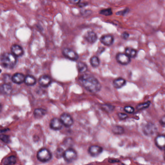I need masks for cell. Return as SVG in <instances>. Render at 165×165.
<instances>
[{
	"mask_svg": "<svg viewBox=\"0 0 165 165\" xmlns=\"http://www.w3.org/2000/svg\"><path fill=\"white\" fill-rule=\"evenodd\" d=\"M80 81L84 87L91 93H97L101 86L98 79L90 74H84L80 78Z\"/></svg>",
	"mask_w": 165,
	"mask_h": 165,
	"instance_id": "6da1fadb",
	"label": "cell"
},
{
	"mask_svg": "<svg viewBox=\"0 0 165 165\" xmlns=\"http://www.w3.org/2000/svg\"><path fill=\"white\" fill-rule=\"evenodd\" d=\"M0 63L6 68H12L16 65V56L12 53H5L0 57Z\"/></svg>",
	"mask_w": 165,
	"mask_h": 165,
	"instance_id": "7a4b0ae2",
	"label": "cell"
},
{
	"mask_svg": "<svg viewBox=\"0 0 165 165\" xmlns=\"http://www.w3.org/2000/svg\"><path fill=\"white\" fill-rule=\"evenodd\" d=\"M37 157L41 162H46L52 159V154L48 149L43 148L38 152Z\"/></svg>",
	"mask_w": 165,
	"mask_h": 165,
	"instance_id": "3957f363",
	"label": "cell"
},
{
	"mask_svg": "<svg viewBox=\"0 0 165 165\" xmlns=\"http://www.w3.org/2000/svg\"><path fill=\"white\" fill-rule=\"evenodd\" d=\"M142 132L145 136H152L156 133L157 128L156 125L152 122H147L142 127Z\"/></svg>",
	"mask_w": 165,
	"mask_h": 165,
	"instance_id": "277c9868",
	"label": "cell"
},
{
	"mask_svg": "<svg viewBox=\"0 0 165 165\" xmlns=\"http://www.w3.org/2000/svg\"><path fill=\"white\" fill-rule=\"evenodd\" d=\"M63 157L65 160L68 162H72L75 161L77 157V154L75 150L71 148H69L64 151Z\"/></svg>",
	"mask_w": 165,
	"mask_h": 165,
	"instance_id": "5b68a950",
	"label": "cell"
},
{
	"mask_svg": "<svg viewBox=\"0 0 165 165\" xmlns=\"http://www.w3.org/2000/svg\"><path fill=\"white\" fill-rule=\"evenodd\" d=\"M62 53L63 55L66 58L72 61H77L79 58L78 54L71 48H64Z\"/></svg>",
	"mask_w": 165,
	"mask_h": 165,
	"instance_id": "8992f818",
	"label": "cell"
},
{
	"mask_svg": "<svg viewBox=\"0 0 165 165\" xmlns=\"http://www.w3.org/2000/svg\"><path fill=\"white\" fill-rule=\"evenodd\" d=\"M117 62L121 65H127L131 62V58L126 53H119L116 56Z\"/></svg>",
	"mask_w": 165,
	"mask_h": 165,
	"instance_id": "52a82bcc",
	"label": "cell"
},
{
	"mask_svg": "<svg viewBox=\"0 0 165 165\" xmlns=\"http://www.w3.org/2000/svg\"><path fill=\"white\" fill-rule=\"evenodd\" d=\"M62 123L66 127H70L74 124V120L71 116L66 113L62 114L60 117Z\"/></svg>",
	"mask_w": 165,
	"mask_h": 165,
	"instance_id": "ba28073f",
	"label": "cell"
},
{
	"mask_svg": "<svg viewBox=\"0 0 165 165\" xmlns=\"http://www.w3.org/2000/svg\"><path fill=\"white\" fill-rule=\"evenodd\" d=\"M156 146L161 150L165 151V135H159L154 140Z\"/></svg>",
	"mask_w": 165,
	"mask_h": 165,
	"instance_id": "9c48e42d",
	"label": "cell"
},
{
	"mask_svg": "<svg viewBox=\"0 0 165 165\" xmlns=\"http://www.w3.org/2000/svg\"><path fill=\"white\" fill-rule=\"evenodd\" d=\"M103 151V149L99 146L93 145L89 148V153L93 157H97L99 156Z\"/></svg>",
	"mask_w": 165,
	"mask_h": 165,
	"instance_id": "30bf717a",
	"label": "cell"
},
{
	"mask_svg": "<svg viewBox=\"0 0 165 165\" xmlns=\"http://www.w3.org/2000/svg\"><path fill=\"white\" fill-rule=\"evenodd\" d=\"M50 126L51 129L53 130H59L62 128L63 124L62 123L60 119H59L58 118H53L51 121Z\"/></svg>",
	"mask_w": 165,
	"mask_h": 165,
	"instance_id": "8fae6325",
	"label": "cell"
},
{
	"mask_svg": "<svg viewBox=\"0 0 165 165\" xmlns=\"http://www.w3.org/2000/svg\"><path fill=\"white\" fill-rule=\"evenodd\" d=\"M101 42L105 46H110L113 44L114 38L111 35H104L101 36L100 39Z\"/></svg>",
	"mask_w": 165,
	"mask_h": 165,
	"instance_id": "7c38bea8",
	"label": "cell"
},
{
	"mask_svg": "<svg viewBox=\"0 0 165 165\" xmlns=\"http://www.w3.org/2000/svg\"><path fill=\"white\" fill-rule=\"evenodd\" d=\"M51 79L49 76L43 75L39 78V83L41 86L44 87H46L49 86L51 84Z\"/></svg>",
	"mask_w": 165,
	"mask_h": 165,
	"instance_id": "4fadbf2b",
	"label": "cell"
},
{
	"mask_svg": "<svg viewBox=\"0 0 165 165\" xmlns=\"http://www.w3.org/2000/svg\"><path fill=\"white\" fill-rule=\"evenodd\" d=\"M12 53L15 56L20 57L23 55L24 51L23 49L20 46L18 45H14L11 48Z\"/></svg>",
	"mask_w": 165,
	"mask_h": 165,
	"instance_id": "5bb4252c",
	"label": "cell"
},
{
	"mask_svg": "<svg viewBox=\"0 0 165 165\" xmlns=\"http://www.w3.org/2000/svg\"><path fill=\"white\" fill-rule=\"evenodd\" d=\"M25 78V77L23 74L17 73L13 76L12 77V81L13 82L16 84H21L24 82Z\"/></svg>",
	"mask_w": 165,
	"mask_h": 165,
	"instance_id": "9a60e30c",
	"label": "cell"
},
{
	"mask_svg": "<svg viewBox=\"0 0 165 165\" xmlns=\"http://www.w3.org/2000/svg\"><path fill=\"white\" fill-rule=\"evenodd\" d=\"M86 40L89 43H94L97 40V35L95 32L92 31H89L86 32L85 35Z\"/></svg>",
	"mask_w": 165,
	"mask_h": 165,
	"instance_id": "2e32d148",
	"label": "cell"
},
{
	"mask_svg": "<svg viewBox=\"0 0 165 165\" xmlns=\"http://www.w3.org/2000/svg\"><path fill=\"white\" fill-rule=\"evenodd\" d=\"M12 91V87L11 85L8 83H4L0 87V92L6 95L10 94Z\"/></svg>",
	"mask_w": 165,
	"mask_h": 165,
	"instance_id": "e0dca14e",
	"label": "cell"
},
{
	"mask_svg": "<svg viewBox=\"0 0 165 165\" xmlns=\"http://www.w3.org/2000/svg\"><path fill=\"white\" fill-rule=\"evenodd\" d=\"M126 84V81L122 78H118L114 79L113 81V85L116 89H120L125 86Z\"/></svg>",
	"mask_w": 165,
	"mask_h": 165,
	"instance_id": "ac0fdd59",
	"label": "cell"
},
{
	"mask_svg": "<svg viewBox=\"0 0 165 165\" xmlns=\"http://www.w3.org/2000/svg\"><path fill=\"white\" fill-rule=\"evenodd\" d=\"M137 50L132 48L127 47L125 49V53L130 58H134L137 55Z\"/></svg>",
	"mask_w": 165,
	"mask_h": 165,
	"instance_id": "d6986e66",
	"label": "cell"
},
{
	"mask_svg": "<svg viewBox=\"0 0 165 165\" xmlns=\"http://www.w3.org/2000/svg\"><path fill=\"white\" fill-rule=\"evenodd\" d=\"M24 82L28 86H33L35 84L36 82V80L34 76L27 75L25 78Z\"/></svg>",
	"mask_w": 165,
	"mask_h": 165,
	"instance_id": "ffe728a7",
	"label": "cell"
},
{
	"mask_svg": "<svg viewBox=\"0 0 165 165\" xmlns=\"http://www.w3.org/2000/svg\"><path fill=\"white\" fill-rule=\"evenodd\" d=\"M46 113V110L42 108H38L34 111V115L35 118H40L44 116Z\"/></svg>",
	"mask_w": 165,
	"mask_h": 165,
	"instance_id": "44dd1931",
	"label": "cell"
},
{
	"mask_svg": "<svg viewBox=\"0 0 165 165\" xmlns=\"http://www.w3.org/2000/svg\"><path fill=\"white\" fill-rule=\"evenodd\" d=\"M16 158L15 156H10L4 160V165H14L16 163Z\"/></svg>",
	"mask_w": 165,
	"mask_h": 165,
	"instance_id": "7402d4cb",
	"label": "cell"
},
{
	"mask_svg": "<svg viewBox=\"0 0 165 165\" xmlns=\"http://www.w3.org/2000/svg\"><path fill=\"white\" fill-rule=\"evenodd\" d=\"M150 105V101H148L147 102L141 103L138 104L136 106V109L138 110H145V109H147L148 107H149Z\"/></svg>",
	"mask_w": 165,
	"mask_h": 165,
	"instance_id": "603a6c76",
	"label": "cell"
},
{
	"mask_svg": "<svg viewBox=\"0 0 165 165\" xmlns=\"http://www.w3.org/2000/svg\"><path fill=\"white\" fill-rule=\"evenodd\" d=\"M77 69L79 72H86L87 70V66L83 62H79L77 65Z\"/></svg>",
	"mask_w": 165,
	"mask_h": 165,
	"instance_id": "cb8c5ba5",
	"label": "cell"
},
{
	"mask_svg": "<svg viewBox=\"0 0 165 165\" xmlns=\"http://www.w3.org/2000/svg\"><path fill=\"white\" fill-rule=\"evenodd\" d=\"M100 61L97 56H93L90 59V63L93 67H97L99 66Z\"/></svg>",
	"mask_w": 165,
	"mask_h": 165,
	"instance_id": "d4e9b609",
	"label": "cell"
},
{
	"mask_svg": "<svg viewBox=\"0 0 165 165\" xmlns=\"http://www.w3.org/2000/svg\"><path fill=\"white\" fill-rule=\"evenodd\" d=\"M113 133L116 135L122 134L124 132V129L122 127L120 126H115L113 127Z\"/></svg>",
	"mask_w": 165,
	"mask_h": 165,
	"instance_id": "484cf974",
	"label": "cell"
},
{
	"mask_svg": "<svg viewBox=\"0 0 165 165\" xmlns=\"http://www.w3.org/2000/svg\"><path fill=\"white\" fill-rule=\"evenodd\" d=\"M64 153V151L61 148H59L56 149L55 152V156L57 159H61L63 157V154Z\"/></svg>",
	"mask_w": 165,
	"mask_h": 165,
	"instance_id": "4316f807",
	"label": "cell"
},
{
	"mask_svg": "<svg viewBox=\"0 0 165 165\" xmlns=\"http://www.w3.org/2000/svg\"><path fill=\"white\" fill-rule=\"evenodd\" d=\"M101 107L105 112H112L114 109V107L113 106L111 105H108V104H103L101 106Z\"/></svg>",
	"mask_w": 165,
	"mask_h": 165,
	"instance_id": "83f0119b",
	"label": "cell"
},
{
	"mask_svg": "<svg viewBox=\"0 0 165 165\" xmlns=\"http://www.w3.org/2000/svg\"><path fill=\"white\" fill-rule=\"evenodd\" d=\"M99 13L102 14V15H104L105 16H109L112 15L113 12H112L111 8H108V9H106L101 10L99 12Z\"/></svg>",
	"mask_w": 165,
	"mask_h": 165,
	"instance_id": "f1b7e54d",
	"label": "cell"
},
{
	"mask_svg": "<svg viewBox=\"0 0 165 165\" xmlns=\"http://www.w3.org/2000/svg\"><path fill=\"white\" fill-rule=\"evenodd\" d=\"M4 133L0 134V139H1L2 141L5 142V143H8V142H9V136L6 135L4 134Z\"/></svg>",
	"mask_w": 165,
	"mask_h": 165,
	"instance_id": "f546056e",
	"label": "cell"
},
{
	"mask_svg": "<svg viewBox=\"0 0 165 165\" xmlns=\"http://www.w3.org/2000/svg\"><path fill=\"white\" fill-rule=\"evenodd\" d=\"M124 110L126 112L131 114V113H133L134 112L135 109L132 107L128 106L125 107Z\"/></svg>",
	"mask_w": 165,
	"mask_h": 165,
	"instance_id": "4dcf8cb0",
	"label": "cell"
},
{
	"mask_svg": "<svg viewBox=\"0 0 165 165\" xmlns=\"http://www.w3.org/2000/svg\"><path fill=\"white\" fill-rule=\"evenodd\" d=\"M118 115L119 118L121 120L126 119L128 117V115L126 114L123 113H119Z\"/></svg>",
	"mask_w": 165,
	"mask_h": 165,
	"instance_id": "1f68e13d",
	"label": "cell"
},
{
	"mask_svg": "<svg viewBox=\"0 0 165 165\" xmlns=\"http://www.w3.org/2000/svg\"><path fill=\"white\" fill-rule=\"evenodd\" d=\"M159 123L161 126L165 128V115L163 116L160 120Z\"/></svg>",
	"mask_w": 165,
	"mask_h": 165,
	"instance_id": "d6a6232c",
	"label": "cell"
},
{
	"mask_svg": "<svg viewBox=\"0 0 165 165\" xmlns=\"http://www.w3.org/2000/svg\"><path fill=\"white\" fill-rule=\"evenodd\" d=\"M129 10L128 8H126V9L124 10L123 11H120L118 12V15H126V14L129 13Z\"/></svg>",
	"mask_w": 165,
	"mask_h": 165,
	"instance_id": "836d02e7",
	"label": "cell"
},
{
	"mask_svg": "<svg viewBox=\"0 0 165 165\" xmlns=\"http://www.w3.org/2000/svg\"><path fill=\"white\" fill-rule=\"evenodd\" d=\"M122 37L124 39H125V40H126V39H128V38L129 37V33L127 32H124L122 35H121Z\"/></svg>",
	"mask_w": 165,
	"mask_h": 165,
	"instance_id": "e575fe53",
	"label": "cell"
},
{
	"mask_svg": "<svg viewBox=\"0 0 165 165\" xmlns=\"http://www.w3.org/2000/svg\"><path fill=\"white\" fill-rule=\"evenodd\" d=\"M69 1L72 4H76L80 3V0H69Z\"/></svg>",
	"mask_w": 165,
	"mask_h": 165,
	"instance_id": "d590c367",
	"label": "cell"
},
{
	"mask_svg": "<svg viewBox=\"0 0 165 165\" xmlns=\"http://www.w3.org/2000/svg\"><path fill=\"white\" fill-rule=\"evenodd\" d=\"M164 160H165V153H164Z\"/></svg>",
	"mask_w": 165,
	"mask_h": 165,
	"instance_id": "8d00e7d4",
	"label": "cell"
},
{
	"mask_svg": "<svg viewBox=\"0 0 165 165\" xmlns=\"http://www.w3.org/2000/svg\"><path fill=\"white\" fill-rule=\"evenodd\" d=\"M1 105H0V111H1Z\"/></svg>",
	"mask_w": 165,
	"mask_h": 165,
	"instance_id": "74e56055",
	"label": "cell"
},
{
	"mask_svg": "<svg viewBox=\"0 0 165 165\" xmlns=\"http://www.w3.org/2000/svg\"><path fill=\"white\" fill-rule=\"evenodd\" d=\"M1 70H0V72H1Z\"/></svg>",
	"mask_w": 165,
	"mask_h": 165,
	"instance_id": "f35d334b",
	"label": "cell"
}]
</instances>
